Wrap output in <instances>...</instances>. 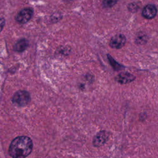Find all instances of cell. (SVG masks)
<instances>
[{
	"instance_id": "cell-1",
	"label": "cell",
	"mask_w": 158,
	"mask_h": 158,
	"mask_svg": "<svg viewBox=\"0 0 158 158\" xmlns=\"http://www.w3.org/2000/svg\"><path fill=\"white\" fill-rule=\"evenodd\" d=\"M32 149L31 139L26 136H20L12 141L9 148V154L12 158H25Z\"/></svg>"
},
{
	"instance_id": "cell-2",
	"label": "cell",
	"mask_w": 158,
	"mask_h": 158,
	"mask_svg": "<svg viewBox=\"0 0 158 158\" xmlns=\"http://www.w3.org/2000/svg\"><path fill=\"white\" fill-rule=\"evenodd\" d=\"M30 99L31 98L29 93L24 90L17 91L12 98L13 103L18 106H25L27 105L30 102Z\"/></svg>"
},
{
	"instance_id": "cell-3",
	"label": "cell",
	"mask_w": 158,
	"mask_h": 158,
	"mask_svg": "<svg viewBox=\"0 0 158 158\" xmlns=\"http://www.w3.org/2000/svg\"><path fill=\"white\" fill-rule=\"evenodd\" d=\"M33 10L31 8H25L21 10L16 15L15 20L20 23H25L31 18Z\"/></svg>"
},
{
	"instance_id": "cell-4",
	"label": "cell",
	"mask_w": 158,
	"mask_h": 158,
	"mask_svg": "<svg viewBox=\"0 0 158 158\" xmlns=\"http://www.w3.org/2000/svg\"><path fill=\"white\" fill-rule=\"evenodd\" d=\"M126 42V38L122 34H117L112 36L109 41V46L114 49L122 48Z\"/></svg>"
},
{
	"instance_id": "cell-5",
	"label": "cell",
	"mask_w": 158,
	"mask_h": 158,
	"mask_svg": "<svg viewBox=\"0 0 158 158\" xmlns=\"http://www.w3.org/2000/svg\"><path fill=\"white\" fill-rule=\"evenodd\" d=\"M109 138V133L105 130L98 132L94 137L93 144L96 147H99L104 145Z\"/></svg>"
},
{
	"instance_id": "cell-6",
	"label": "cell",
	"mask_w": 158,
	"mask_h": 158,
	"mask_svg": "<svg viewBox=\"0 0 158 158\" xmlns=\"http://www.w3.org/2000/svg\"><path fill=\"white\" fill-rule=\"evenodd\" d=\"M135 77L128 72H122L117 75L115 78L117 82L120 84H127L135 80Z\"/></svg>"
},
{
	"instance_id": "cell-7",
	"label": "cell",
	"mask_w": 158,
	"mask_h": 158,
	"mask_svg": "<svg viewBox=\"0 0 158 158\" xmlns=\"http://www.w3.org/2000/svg\"><path fill=\"white\" fill-rule=\"evenodd\" d=\"M157 14V9L152 4H148L146 6L143 11L142 15L143 16L147 19H153Z\"/></svg>"
},
{
	"instance_id": "cell-8",
	"label": "cell",
	"mask_w": 158,
	"mask_h": 158,
	"mask_svg": "<svg viewBox=\"0 0 158 158\" xmlns=\"http://www.w3.org/2000/svg\"><path fill=\"white\" fill-rule=\"evenodd\" d=\"M28 46V41L26 39H21L18 41L14 46V51L17 52H22L25 51Z\"/></svg>"
},
{
	"instance_id": "cell-9",
	"label": "cell",
	"mask_w": 158,
	"mask_h": 158,
	"mask_svg": "<svg viewBox=\"0 0 158 158\" xmlns=\"http://www.w3.org/2000/svg\"><path fill=\"white\" fill-rule=\"evenodd\" d=\"M107 57H108V59L109 60L110 65L112 66V67L114 69V70H120L123 69V66H122L121 65L118 64L110 55H107Z\"/></svg>"
},
{
	"instance_id": "cell-10",
	"label": "cell",
	"mask_w": 158,
	"mask_h": 158,
	"mask_svg": "<svg viewBox=\"0 0 158 158\" xmlns=\"http://www.w3.org/2000/svg\"><path fill=\"white\" fill-rule=\"evenodd\" d=\"M118 0H103L102 5L104 7L109 8L114 6Z\"/></svg>"
},
{
	"instance_id": "cell-11",
	"label": "cell",
	"mask_w": 158,
	"mask_h": 158,
	"mask_svg": "<svg viewBox=\"0 0 158 158\" xmlns=\"http://www.w3.org/2000/svg\"><path fill=\"white\" fill-rule=\"evenodd\" d=\"M5 19L3 17H0V32L2 30L5 25Z\"/></svg>"
},
{
	"instance_id": "cell-12",
	"label": "cell",
	"mask_w": 158,
	"mask_h": 158,
	"mask_svg": "<svg viewBox=\"0 0 158 158\" xmlns=\"http://www.w3.org/2000/svg\"><path fill=\"white\" fill-rule=\"evenodd\" d=\"M66 1H72V0H66Z\"/></svg>"
}]
</instances>
